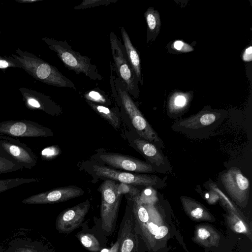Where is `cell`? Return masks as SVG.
I'll return each mask as SVG.
<instances>
[{"label":"cell","instance_id":"obj_1","mask_svg":"<svg viewBox=\"0 0 252 252\" xmlns=\"http://www.w3.org/2000/svg\"><path fill=\"white\" fill-rule=\"evenodd\" d=\"M110 84L112 96L123 107L138 134L145 140L162 147L163 143L144 117L127 92L126 85L116 73L110 62Z\"/></svg>","mask_w":252,"mask_h":252},{"label":"cell","instance_id":"obj_2","mask_svg":"<svg viewBox=\"0 0 252 252\" xmlns=\"http://www.w3.org/2000/svg\"><path fill=\"white\" fill-rule=\"evenodd\" d=\"M16 53L17 55L11 56L12 61L35 79L54 86L76 90L74 83L55 66L20 49H16Z\"/></svg>","mask_w":252,"mask_h":252},{"label":"cell","instance_id":"obj_3","mask_svg":"<svg viewBox=\"0 0 252 252\" xmlns=\"http://www.w3.org/2000/svg\"><path fill=\"white\" fill-rule=\"evenodd\" d=\"M42 40L50 49L55 52L65 67L77 74H84L90 79L103 80L97 66L92 63L91 59L74 51L65 40L62 41L50 37H44Z\"/></svg>","mask_w":252,"mask_h":252},{"label":"cell","instance_id":"obj_4","mask_svg":"<svg viewBox=\"0 0 252 252\" xmlns=\"http://www.w3.org/2000/svg\"><path fill=\"white\" fill-rule=\"evenodd\" d=\"M0 252H55L50 244L32 229L11 231L0 244Z\"/></svg>","mask_w":252,"mask_h":252},{"label":"cell","instance_id":"obj_5","mask_svg":"<svg viewBox=\"0 0 252 252\" xmlns=\"http://www.w3.org/2000/svg\"><path fill=\"white\" fill-rule=\"evenodd\" d=\"M115 181L108 179L99 187L101 193V228L106 236L114 232L117 220L122 194L117 190Z\"/></svg>","mask_w":252,"mask_h":252},{"label":"cell","instance_id":"obj_6","mask_svg":"<svg viewBox=\"0 0 252 252\" xmlns=\"http://www.w3.org/2000/svg\"><path fill=\"white\" fill-rule=\"evenodd\" d=\"M114 70L125 84L128 93L136 97L139 95L138 80L128 61L124 44L113 32L109 34Z\"/></svg>","mask_w":252,"mask_h":252},{"label":"cell","instance_id":"obj_7","mask_svg":"<svg viewBox=\"0 0 252 252\" xmlns=\"http://www.w3.org/2000/svg\"><path fill=\"white\" fill-rule=\"evenodd\" d=\"M0 155L24 168L31 169L37 163V156L31 148L14 137L1 133Z\"/></svg>","mask_w":252,"mask_h":252},{"label":"cell","instance_id":"obj_8","mask_svg":"<svg viewBox=\"0 0 252 252\" xmlns=\"http://www.w3.org/2000/svg\"><path fill=\"white\" fill-rule=\"evenodd\" d=\"M0 133L12 137H44L53 135L49 128L28 120L0 122Z\"/></svg>","mask_w":252,"mask_h":252},{"label":"cell","instance_id":"obj_9","mask_svg":"<svg viewBox=\"0 0 252 252\" xmlns=\"http://www.w3.org/2000/svg\"><path fill=\"white\" fill-rule=\"evenodd\" d=\"M88 199L62 212L56 220V228L59 233L68 234L80 226L89 212Z\"/></svg>","mask_w":252,"mask_h":252},{"label":"cell","instance_id":"obj_10","mask_svg":"<svg viewBox=\"0 0 252 252\" xmlns=\"http://www.w3.org/2000/svg\"><path fill=\"white\" fill-rule=\"evenodd\" d=\"M93 170L98 176L123 184L149 187L158 183V178L153 175L133 174L101 165H94Z\"/></svg>","mask_w":252,"mask_h":252},{"label":"cell","instance_id":"obj_11","mask_svg":"<svg viewBox=\"0 0 252 252\" xmlns=\"http://www.w3.org/2000/svg\"><path fill=\"white\" fill-rule=\"evenodd\" d=\"M84 191L75 186L60 187L32 195L22 202L26 204H52L66 201L82 195Z\"/></svg>","mask_w":252,"mask_h":252},{"label":"cell","instance_id":"obj_12","mask_svg":"<svg viewBox=\"0 0 252 252\" xmlns=\"http://www.w3.org/2000/svg\"><path fill=\"white\" fill-rule=\"evenodd\" d=\"M99 157L107 164L117 169L138 172H155L152 165L122 154L106 153L100 155Z\"/></svg>","mask_w":252,"mask_h":252},{"label":"cell","instance_id":"obj_13","mask_svg":"<svg viewBox=\"0 0 252 252\" xmlns=\"http://www.w3.org/2000/svg\"><path fill=\"white\" fill-rule=\"evenodd\" d=\"M225 189L232 197L239 199L245 198L250 189L249 180L236 167H232L221 176Z\"/></svg>","mask_w":252,"mask_h":252},{"label":"cell","instance_id":"obj_14","mask_svg":"<svg viewBox=\"0 0 252 252\" xmlns=\"http://www.w3.org/2000/svg\"><path fill=\"white\" fill-rule=\"evenodd\" d=\"M26 107L31 110H38L53 115L61 111V108L49 96L32 90L20 89Z\"/></svg>","mask_w":252,"mask_h":252},{"label":"cell","instance_id":"obj_15","mask_svg":"<svg viewBox=\"0 0 252 252\" xmlns=\"http://www.w3.org/2000/svg\"><path fill=\"white\" fill-rule=\"evenodd\" d=\"M133 218V212L131 213L130 208L127 207L119 230L118 252H135L136 240Z\"/></svg>","mask_w":252,"mask_h":252},{"label":"cell","instance_id":"obj_16","mask_svg":"<svg viewBox=\"0 0 252 252\" xmlns=\"http://www.w3.org/2000/svg\"><path fill=\"white\" fill-rule=\"evenodd\" d=\"M120 30L124 42L123 44L129 63L138 81L142 85L143 80L139 54L136 48L133 46L125 29L121 27H120Z\"/></svg>","mask_w":252,"mask_h":252},{"label":"cell","instance_id":"obj_17","mask_svg":"<svg viewBox=\"0 0 252 252\" xmlns=\"http://www.w3.org/2000/svg\"><path fill=\"white\" fill-rule=\"evenodd\" d=\"M216 113L203 111L190 117L181 120L179 125L182 127L196 129L213 123L217 118Z\"/></svg>","mask_w":252,"mask_h":252},{"label":"cell","instance_id":"obj_18","mask_svg":"<svg viewBox=\"0 0 252 252\" xmlns=\"http://www.w3.org/2000/svg\"><path fill=\"white\" fill-rule=\"evenodd\" d=\"M134 144L139 151L152 163L157 166L164 164L163 157L152 143L145 139L137 138L134 140Z\"/></svg>","mask_w":252,"mask_h":252},{"label":"cell","instance_id":"obj_19","mask_svg":"<svg viewBox=\"0 0 252 252\" xmlns=\"http://www.w3.org/2000/svg\"><path fill=\"white\" fill-rule=\"evenodd\" d=\"M81 244L88 251L91 252H99L103 248V245L96 235L89 230V231L84 229L75 235Z\"/></svg>","mask_w":252,"mask_h":252},{"label":"cell","instance_id":"obj_20","mask_svg":"<svg viewBox=\"0 0 252 252\" xmlns=\"http://www.w3.org/2000/svg\"><path fill=\"white\" fill-rule=\"evenodd\" d=\"M189 93L176 92L170 97L168 107L170 113L177 114L185 109L189 105L190 100Z\"/></svg>","mask_w":252,"mask_h":252},{"label":"cell","instance_id":"obj_21","mask_svg":"<svg viewBox=\"0 0 252 252\" xmlns=\"http://www.w3.org/2000/svg\"><path fill=\"white\" fill-rule=\"evenodd\" d=\"M86 101L94 111L105 119L108 121L114 127L118 128L119 127L120 122L119 119L114 110L111 109L103 105L94 103L89 101Z\"/></svg>","mask_w":252,"mask_h":252},{"label":"cell","instance_id":"obj_22","mask_svg":"<svg viewBox=\"0 0 252 252\" xmlns=\"http://www.w3.org/2000/svg\"><path fill=\"white\" fill-rule=\"evenodd\" d=\"M144 16L148 26V32L152 34L158 33L161 26L158 12L151 7L146 11Z\"/></svg>","mask_w":252,"mask_h":252},{"label":"cell","instance_id":"obj_23","mask_svg":"<svg viewBox=\"0 0 252 252\" xmlns=\"http://www.w3.org/2000/svg\"><path fill=\"white\" fill-rule=\"evenodd\" d=\"M84 96L87 101L105 106L111 104V101L108 95L98 88L86 92L84 94Z\"/></svg>","mask_w":252,"mask_h":252},{"label":"cell","instance_id":"obj_24","mask_svg":"<svg viewBox=\"0 0 252 252\" xmlns=\"http://www.w3.org/2000/svg\"><path fill=\"white\" fill-rule=\"evenodd\" d=\"M36 178H16L0 179V193L25 184L37 182Z\"/></svg>","mask_w":252,"mask_h":252},{"label":"cell","instance_id":"obj_25","mask_svg":"<svg viewBox=\"0 0 252 252\" xmlns=\"http://www.w3.org/2000/svg\"><path fill=\"white\" fill-rule=\"evenodd\" d=\"M23 168L18 164L0 155V174L13 172Z\"/></svg>","mask_w":252,"mask_h":252},{"label":"cell","instance_id":"obj_26","mask_svg":"<svg viewBox=\"0 0 252 252\" xmlns=\"http://www.w3.org/2000/svg\"><path fill=\"white\" fill-rule=\"evenodd\" d=\"M117 0H84L78 5L75 6V10L90 8L100 5H107L115 3Z\"/></svg>","mask_w":252,"mask_h":252},{"label":"cell","instance_id":"obj_27","mask_svg":"<svg viewBox=\"0 0 252 252\" xmlns=\"http://www.w3.org/2000/svg\"><path fill=\"white\" fill-rule=\"evenodd\" d=\"M117 190L118 192L122 195L128 193L132 198L138 196L140 192L133 185L121 183L118 184Z\"/></svg>","mask_w":252,"mask_h":252},{"label":"cell","instance_id":"obj_28","mask_svg":"<svg viewBox=\"0 0 252 252\" xmlns=\"http://www.w3.org/2000/svg\"><path fill=\"white\" fill-rule=\"evenodd\" d=\"M171 47L174 50L182 53L189 52L194 50L191 46L180 40L174 41Z\"/></svg>","mask_w":252,"mask_h":252},{"label":"cell","instance_id":"obj_29","mask_svg":"<svg viewBox=\"0 0 252 252\" xmlns=\"http://www.w3.org/2000/svg\"><path fill=\"white\" fill-rule=\"evenodd\" d=\"M155 194V190L151 186H149L145 189L140 195L137 196V198L139 201L142 203L144 202L151 200L152 198H154Z\"/></svg>","mask_w":252,"mask_h":252},{"label":"cell","instance_id":"obj_30","mask_svg":"<svg viewBox=\"0 0 252 252\" xmlns=\"http://www.w3.org/2000/svg\"><path fill=\"white\" fill-rule=\"evenodd\" d=\"M57 155V150L54 146L46 147L41 152V157L43 160H51Z\"/></svg>","mask_w":252,"mask_h":252},{"label":"cell","instance_id":"obj_31","mask_svg":"<svg viewBox=\"0 0 252 252\" xmlns=\"http://www.w3.org/2000/svg\"><path fill=\"white\" fill-rule=\"evenodd\" d=\"M8 67H20L18 64L12 61L11 59H5L0 56V68L3 69Z\"/></svg>","mask_w":252,"mask_h":252},{"label":"cell","instance_id":"obj_32","mask_svg":"<svg viewBox=\"0 0 252 252\" xmlns=\"http://www.w3.org/2000/svg\"><path fill=\"white\" fill-rule=\"evenodd\" d=\"M242 59L245 62H251L252 60V47H248L242 54Z\"/></svg>","mask_w":252,"mask_h":252},{"label":"cell","instance_id":"obj_33","mask_svg":"<svg viewBox=\"0 0 252 252\" xmlns=\"http://www.w3.org/2000/svg\"><path fill=\"white\" fill-rule=\"evenodd\" d=\"M168 233V228L165 226L158 227V231L155 235V238L157 239L164 237Z\"/></svg>","mask_w":252,"mask_h":252},{"label":"cell","instance_id":"obj_34","mask_svg":"<svg viewBox=\"0 0 252 252\" xmlns=\"http://www.w3.org/2000/svg\"><path fill=\"white\" fill-rule=\"evenodd\" d=\"M203 210L200 207H196L191 212V215L194 218L200 219L202 217Z\"/></svg>","mask_w":252,"mask_h":252},{"label":"cell","instance_id":"obj_35","mask_svg":"<svg viewBox=\"0 0 252 252\" xmlns=\"http://www.w3.org/2000/svg\"><path fill=\"white\" fill-rule=\"evenodd\" d=\"M199 237L202 240H205L210 236V233L206 229L201 228H199L197 232Z\"/></svg>","mask_w":252,"mask_h":252},{"label":"cell","instance_id":"obj_36","mask_svg":"<svg viewBox=\"0 0 252 252\" xmlns=\"http://www.w3.org/2000/svg\"><path fill=\"white\" fill-rule=\"evenodd\" d=\"M235 230L238 233H241L246 231V227L242 221H239L234 226Z\"/></svg>","mask_w":252,"mask_h":252},{"label":"cell","instance_id":"obj_37","mask_svg":"<svg viewBox=\"0 0 252 252\" xmlns=\"http://www.w3.org/2000/svg\"><path fill=\"white\" fill-rule=\"evenodd\" d=\"M148 228L152 234L155 235L158 231V227L153 222H150L148 225Z\"/></svg>","mask_w":252,"mask_h":252},{"label":"cell","instance_id":"obj_38","mask_svg":"<svg viewBox=\"0 0 252 252\" xmlns=\"http://www.w3.org/2000/svg\"><path fill=\"white\" fill-rule=\"evenodd\" d=\"M119 248V242L117 240V241L115 242V243L113 245V246L109 249L106 250L105 249H103V250L105 252H118Z\"/></svg>","mask_w":252,"mask_h":252},{"label":"cell","instance_id":"obj_39","mask_svg":"<svg viewBox=\"0 0 252 252\" xmlns=\"http://www.w3.org/2000/svg\"><path fill=\"white\" fill-rule=\"evenodd\" d=\"M39 0H17L18 2H34L38 1Z\"/></svg>","mask_w":252,"mask_h":252}]
</instances>
